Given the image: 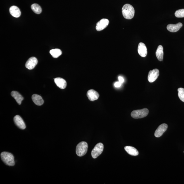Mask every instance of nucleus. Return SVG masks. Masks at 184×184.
<instances>
[{"label": "nucleus", "mask_w": 184, "mask_h": 184, "mask_svg": "<svg viewBox=\"0 0 184 184\" xmlns=\"http://www.w3.org/2000/svg\"><path fill=\"white\" fill-rule=\"evenodd\" d=\"M54 81L56 85L61 89H64L66 87L67 84L64 79L60 77L54 79Z\"/></svg>", "instance_id": "nucleus-14"}, {"label": "nucleus", "mask_w": 184, "mask_h": 184, "mask_svg": "<svg viewBox=\"0 0 184 184\" xmlns=\"http://www.w3.org/2000/svg\"><path fill=\"white\" fill-rule=\"evenodd\" d=\"M33 101L36 105L38 106L42 105L44 103V100L41 96L37 94H34L32 96Z\"/></svg>", "instance_id": "nucleus-16"}, {"label": "nucleus", "mask_w": 184, "mask_h": 184, "mask_svg": "<svg viewBox=\"0 0 184 184\" xmlns=\"http://www.w3.org/2000/svg\"><path fill=\"white\" fill-rule=\"evenodd\" d=\"M14 123L18 128L22 130H24L26 128L25 123L22 118L19 115H16L14 118Z\"/></svg>", "instance_id": "nucleus-8"}, {"label": "nucleus", "mask_w": 184, "mask_h": 184, "mask_svg": "<svg viewBox=\"0 0 184 184\" xmlns=\"http://www.w3.org/2000/svg\"><path fill=\"white\" fill-rule=\"evenodd\" d=\"M50 54L54 58H58L62 54V51L60 49L56 48L52 49L50 51Z\"/></svg>", "instance_id": "nucleus-20"}, {"label": "nucleus", "mask_w": 184, "mask_h": 184, "mask_svg": "<svg viewBox=\"0 0 184 184\" xmlns=\"http://www.w3.org/2000/svg\"><path fill=\"white\" fill-rule=\"evenodd\" d=\"M178 96L180 99L184 102V89L182 88H179L178 89Z\"/></svg>", "instance_id": "nucleus-22"}, {"label": "nucleus", "mask_w": 184, "mask_h": 184, "mask_svg": "<svg viewBox=\"0 0 184 184\" xmlns=\"http://www.w3.org/2000/svg\"><path fill=\"white\" fill-rule=\"evenodd\" d=\"M159 75V71L158 69H155L149 72L148 79L149 82L152 83L157 79Z\"/></svg>", "instance_id": "nucleus-6"}, {"label": "nucleus", "mask_w": 184, "mask_h": 184, "mask_svg": "<svg viewBox=\"0 0 184 184\" xmlns=\"http://www.w3.org/2000/svg\"><path fill=\"white\" fill-rule=\"evenodd\" d=\"M168 128L167 124H163L160 125L155 131V136L157 138L161 136L164 132L166 131Z\"/></svg>", "instance_id": "nucleus-9"}, {"label": "nucleus", "mask_w": 184, "mask_h": 184, "mask_svg": "<svg viewBox=\"0 0 184 184\" xmlns=\"http://www.w3.org/2000/svg\"><path fill=\"white\" fill-rule=\"evenodd\" d=\"M104 145L102 143H100L96 145L91 151V155L94 159H96L103 152Z\"/></svg>", "instance_id": "nucleus-5"}, {"label": "nucleus", "mask_w": 184, "mask_h": 184, "mask_svg": "<svg viewBox=\"0 0 184 184\" xmlns=\"http://www.w3.org/2000/svg\"><path fill=\"white\" fill-rule=\"evenodd\" d=\"M149 113V110L146 108L134 110L131 113V116L134 119L142 118L146 117Z\"/></svg>", "instance_id": "nucleus-4"}, {"label": "nucleus", "mask_w": 184, "mask_h": 184, "mask_svg": "<svg viewBox=\"0 0 184 184\" xmlns=\"http://www.w3.org/2000/svg\"><path fill=\"white\" fill-rule=\"evenodd\" d=\"M175 15L178 18L184 17V9H179L175 12Z\"/></svg>", "instance_id": "nucleus-23"}, {"label": "nucleus", "mask_w": 184, "mask_h": 184, "mask_svg": "<svg viewBox=\"0 0 184 184\" xmlns=\"http://www.w3.org/2000/svg\"><path fill=\"white\" fill-rule=\"evenodd\" d=\"M138 52L141 57H145L147 54V48L145 45L142 42L139 44L138 47Z\"/></svg>", "instance_id": "nucleus-12"}, {"label": "nucleus", "mask_w": 184, "mask_h": 184, "mask_svg": "<svg viewBox=\"0 0 184 184\" xmlns=\"http://www.w3.org/2000/svg\"><path fill=\"white\" fill-rule=\"evenodd\" d=\"M11 95L19 105L21 104L22 101L24 99V98L17 91H12L11 93Z\"/></svg>", "instance_id": "nucleus-17"}, {"label": "nucleus", "mask_w": 184, "mask_h": 184, "mask_svg": "<svg viewBox=\"0 0 184 184\" xmlns=\"http://www.w3.org/2000/svg\"><path fill=\"white\" fill-rule=\"evenodd\" d=\"M124 149L128 154L132 156H137L139 154L138 150L134 147L127 146L124 147Z\"/></svg>", "instance_id": "nucleus-18"}, {"label": "nucleus", "mask_w": 184, "mask_h": 184, "mask_svg": "<svg viewBox=\"0 0 184 184\" xmlns=\"http://www.w3.org/2000/svg\"><path fill=\"white\" fill-rule=\"evenodd\" d=\"M121 84L119 81L116 82L114 83V87L116 88H119L121 86Z\"/></svg>", "instance_id": "nucleus-24"}, {"label": "nucleus", "mask_w": 184, "mask_h": 184, "mask_svg": "<svg viewBox=\"0 0 184 184\" xmlns=\"http://www.w3.org/2000/svg\"><path fill=\"white\" fill-rule=\"evenodd\" d=\"M31 8L32 11L35 13L40 14L41 13L42 10L41 8L38 4H34L31 6Z\"/></svg>", "instance_id": "nucleus-21"}, {"label": "nucleus", "mask_w": 184, "mask_h": 184, "mask_svg": "<svg viewBox=\"0 0 184 184\" xmlns=\"http://www.w3.org/2000/svg\"><path fill=\"white\" fill-rule=\"evenodd\" d=\"M156 56L158 60L159 61H162L163 59V48L162 46L159 45L156 51Z\"/></svg>", "instance_id": "nucleus-19"}, {"label": "nucleus", "mask_w": 184, "mask_h": 184, "mask_svg": "<svg viewBox=\"0 0 184 184\" xmlns=\"http://www.w3.org/2000/svg\"><path fill=\"white\" fill-rule=\"evenodd\" d=\"M2 160L6 165L9 166H13L15 165L14 157L11 153L3 152L1 153Z\"/></svg>", "instance_id": "nucleus-2"}, {"label": "nucleus", "mask_w": 184, "mask_h": 184, "mask_svg": "<svg viewBox=\"0 0 184 184\" xmlns=\"http://www.w3.org/2000/svg\"><path fill=\"white\" fill-rule=\"evenodd\" d=\"M118 80L120 82L121 84H122L124 82V79L123 78V77H119Z\"/></svg>", "instance_id": "nucleus-25"}, {"label": "nucleus", "mask_w": 184, "mask_h": 184, "mask_svg": "<svg viewBox=\"0 0 184 184\" xmlns=\"http://www.w3.org/2000/svg\"><path fill=\"white\" fill-rule=\"evenodd\" d=\"M37 63V59L36 57H32L28 59L26 63L25 66L29 70H32L34 68Z\"/></svg>", "instance_id": "nucleus-10"}, {"label": "nucleus", "mask_w": 184, "mask_h": 184, "mask_svg": "<svg viewBox=\"0 0 184 184\" xmlns=\"http://www.w3.org/2000/svg\"><path fill=\"white\" fill-rule=\"evenodd\" d=\"M87 95L89 100L92 101L97 100L99 97V94L98 92L93 89L88 91Z\"/></svg>", "instance_id": "nucleus-11"}, {"label": "nucleus", "mask_w": 184, "mask_h": 184, "mask_svg": "<svg viewBox=\"0 0 184 184\" xmlns=\"http://www.w3.org/2000/svg\"><path fill=\"white\" fill-rule=\"evenodd\" d=\"M182 26H183V24L181 22H178L176 24L168 25L167 26V29L169 32H174L178 31Z\"/></svg>", "instance_id": "nucleus-13"}, {"label": "nucleus", "mask_w": 184, "mask_h": 184, "mask_svg": "<svg viewBox=\"0 0 184 184\" xmlns=\"http://www.w3.org/2000/svg\"><path fill=\"white\" fill-rule=\"evenodd\" d=\"M122 13L126 19L130 20L133 18L135 10L133 7L129 4H126L122 8Z\"/></svg>", "instance_id": "nucleus-1"}, {"label": "nucleus", "mask_w": 184, "mask_h": 184, "mask_svg": "<svg viewBox=\"0 0 184 184\" xmlns=\"http://www.w3.org/2000/svg\"><path fill=\"white\" fill-rule=\"evenodd\" d=\"M109 23V20L103 18L97 22L96 26V29L98 31L103 30L107 27Z\"/></svg>", "instance_id": "nucleus-7"}, {"label": "nucleus", "mask_w": 184, "mask_h": 184, "mask_svg": "<svg viewBox=\"0 0 184 184\" xmlns=\"http://www.w3.org/2000/svg\"><path fill=\"white\" fill-rule=\"evenodd\" d=\"M9 11L10 14L13 17L18 18L21 15L19 8L16 6H12L10 8Z\"/></svg>", "instance_id": "nucleus-15"}, {"label": "nucleus", "mask_w": 184, "mask_h": 184, "mask_svg": "<svg viewBox=\"0 0 184 184\" xmlns=\"http://www.w3.org/2000/svg\"><path fill=\"white\" fill-rule=\"evenodd\" d=\"M88 148L87 143L85 142H81L77 145L76 152L78 156L82 157L86 153Z\"/></svg>", "instance_id": "nucleus-3"}]
</instances>
